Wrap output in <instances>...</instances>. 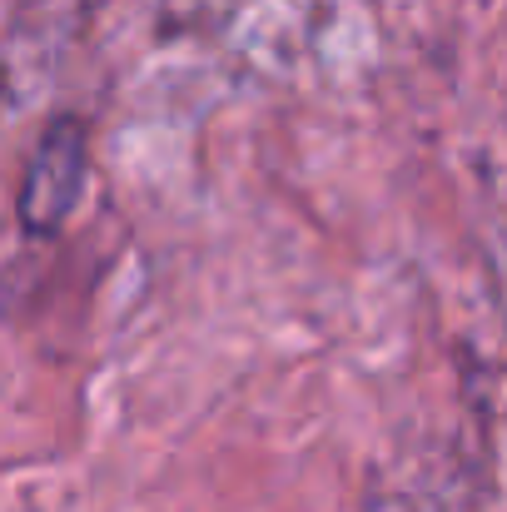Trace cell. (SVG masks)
<instances>
[{
	"label": "cell",
	"instance_id": "cell-1",
	"mask_svg": "<svg viewBox=\"0 0 507 512\" xmlns=\"http://www.w3.org/2000/svg\"><path fill=\"white\" fill-rule=\"evenodd\" d=\"M80 189H85V125L55 120L25 165V184H20L25 234H55L75 214Z\"/></svg>",
	"mask_w": 507,
	"mask_h": 512
}]
</instances>
